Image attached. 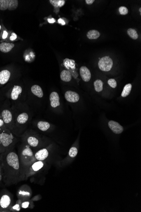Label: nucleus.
<instances>
[{
  "label": "nucleus",
  "instance_id": "obj_22",
  "mask_svg": "<svg viewBox=\"0 0 141 212\" xmlns=\"http://www.w3.org/2000/svg\"><path fill=\"white\" fill-rule=\"evenodd\" d=\"M71 73L68 70H63L60 73V79L65 82H69L71 80Z\"/></svg>",
  "mask_w": 141,
  "mask_h": 212
},
{
  "label": "nucleus",
  "instance_id": "obj_11",
  "mask_svg": "<svg viewBox=\"0 0 141 212\" xmlns=\"http://www.w3.org/2000/svg\"><path fill=\"white\" fill-rule=\"evenodd\" d=\"M26 143L28 144L32 149L33 148H36L40 144V140L36 136H29L26 138Z\"/></svg>",
  "mask_w": 141,
  "mask_h": 212
},
{
  "label": "nucleus",
  "instance_id": "obj_16",
  "mask_svg": "<svg viewBox=\"0 0 141 212\" xmlns=\"http://www.w3.org/2000/svg\"><path fill=\"white\" fill-rule=\"evenodd\" d=\"M50 101L51 105L52 107L55 108L60 105L59 95L57 92H52L50 94Z\"/></svg>",
  "mask_w": 141,
  "mask_h": 212
},
{
  "label": "nucleus",
  "instance_id": "obj_20",
  "mask_svg": "<svg viewBox=\"0 0 141 212\" xmlns=\"http://www.w3.org/2000/svg\"><path fill=\"white\" fill-rule=\"evenodd\" d=\"M15 46L13 43L2 42L0 44V51L3 53H8L12 50Z\"/></svg>",
  "mask_w": 141,
  "mask_h": 212
},
{
  "label": "nucleus",
  "instance_id": "obj_6",
  "mask_svg": "<svg viewBox=\"0 0 141 212\" xmlns=\"http://www.w3.org/2000/svg\"><path fill=\"white\" fill-rule=\"evenodd\" d=\"M113 65L112 60L109 56L103 57L99 60L98 66L99 69L103 71L108 72L111 69Z\"/></svg>",
  "mask_w": 141,
  "mask_h": 212
},
{
  "label": "nucleus",
  "instance_id": "obj_8",
  "mask_svg": "<svg viewBox=\"0 0 141 212\" xmlns=\"http://www.w3.org/2000/svg\"><path fill=\"white\" fill-rule=\"evenodd\" d=\"M64 66L66 68L68 69V71L72 72L71 74V76H73L75 79H77L78 76V74L75 71L76 67L75 62L74 60L66 58L64 61Z\"/></svg>",
  "mask_w": 141,
  "mask_h": 212
},
{
  "label": "nucleus",
  "instance_id": "obj_9",
  "mask_svg": "<svg viewBox=\"0 0 141 212\" xmlns=\"http://www.w3.org/2000/svg\"><path fill=\"white\" fill-rule=\"evenodd\" d=\"M18 195L21 199L28 200L32 195L31 188L28 186H23L22 187L18 192Z\"/></svg>",
  "mask_w": 141,
  "mask_h": 212
},
{
  "label": "nucleus",
  "instance_id": "obj_7",
  "mask_svg": "<svg viewBox=\"0 0 141 212\" xmlns=\"http://www.w3.org/2000/svg\"><path fill=\"white\" fill-rule=\"evenodd\" d=\"M17 0H0V10H5L8 9L10 11L15 10L18 7Z\"/></svg>",
  "mask_w": 141,
  "mask_h": 212
},
{
  "label": "nucleus",
  "instance_id": "obj_5",
  "mask_svg": "<svg viewBox=\"0 0 141 212\" xmlns=\"http://www.w3.org/2000/svg\"><path fill=\"white\" fill-rule=\"evenodd\" d=\"M2 119L4 121L6 128L11 131L15 127V122L11 112L8 110H4L2 113Z\"/></svg>",
  "mask_w": 141,
  "mask_h": 212
},
{
  "label": "nucleus",
  "instance_id": "obj_38",
  "mask_svg": "<svg viewBox=\"0 0 141 212\" xmlns=\"http://www.w3.org/2000/svg\"><path fill=\"white\" fill-rule=\"evenodd\" d=\"M48 21L49 23H53L55 22V19L54 18H51V19H48Z\"/></svg>",
  "mask_w": 141,
  "mask_h": 212
},
{
  "label": "nucleus",
  "instance_id": "obj_1",
  "mask_svg": "<svg viewBox=\"0 0 141 212\" xmlns=\"http://www.w3.org/2000/svg\"><path fill=\"white\" fill-rule=\"evenodd\" d=\"M3 183L6 186L24 180L23 168L19 156L12 148L2 153Z\"/></svg>",
  "mask_w": 141,
  "mask_h": 212
},
{
  "label": "nucleus",
  "instance_id": "obj_31",
  "mask_svg": "<svg viewBox=\"0 0 141 212\" xmlns=\"http://www.w3.org/2000/svg\"><path fill=\"white\" fill-rule=\"evenodd\" d=\"M119 11L120 15H127L128 13V12H129L128 9L125 6H121V7L119 8Z\"/></svg>",
  "mask_w": 141,
  "mask_h": 212
},
{
  "label": "nucleus",
  "instance_id": "obj_35",
  "mask_svg": "<svg viewBox=\"0 0 141 212\" xmlns=\"http://www.w3.org/2000/svg\"><path fill=\"white\" fill-rule=\"evenodd\" d=\"M8 36V33L6 31H4L3 32V35H2V38L3 39H5L7 38Z\"/></svg>",
  "mask_w": 141,
  "mask_h": 212
},
{
  "label": "nucleus",
  "instance_id": "obj_26",
  "mask_svg": "<svg viewBox=\"0 0 141 212\" xmlns=\"http://www.w3.org/2000/svg\"><path fill=\"white\" fill-rule=\"evenodd\" d=\"M104 83L101 80L98 79L94 83V86L95 91L97 92H100L102 91Z\"/></svg>",
  "mask_w": 141,
  "mask_h": 212
},
{
  "label": "nucleus",
  "instance_id": "obj_37",
  "mask_svg": "<svg viewBox=\"0 0 141 212\" xmlns=\"http://www.w3.org/2000/svg\"><path fill=\"white\" fill-rule=\"evenodd\" d=\"M58 23L60 24H61L62 25H65V24H66L65 21H64L62 19H61V18H60V19H58Z\"/></svg>",
  "mask_w": 141,
  "mask_h": 212
},
{
  "label": "nucleus",
  "instance_id": "obj_28",
  "mask_svg": "<svg viewBox=\"0 0 141 212\" xmlns=\"http://www.w3.org/2000/svg\"><path fill=\"white\" fill-rule=\"evenodd\" d=\"M127 34L129 35V36L131 38L133 39V40H136L138 38V34L137 32H136L135 29H128Z\"/></svg>",
  "mask_w": 141,
  "mask_h": 212
},
{
  "label": "nucleus",
  "instance_id": "obj_14",
  "mask_svg": "<svg viewBox=\"0 0 141 212\" xmlns=\"http://www.w3.org/2000/svg\"><path fill=\"white\" fill-rule=\"evenodd\" d=\"M108 125L109 128L114 133L119 134L123 132V127L116 122L112 120L110 121L108 123Z\"/></svg>",
  "mask_w": 141,
  "mask_h": 212
},
{
  "label": "nucleus",
  "instance_id": "obj_29",
  "mask_svg": "<svg viewBox=\"0 0 141 212\" xmlns=\"http://www.w3.org/2000/svg\"><path fill=\"white\" fill-rule=\"evenodd\" d=\"M3 182V169L2 165V154H0V185Z\"/></svg>",
  "mask_w": 141,
  "mask_h": 212
},
{
  "label": "nucleus",
  "instance_id": "obj_34",
  "mask_svg": "<svg viewBox=\"0 0 141 212\" xmlns=\"http://www.w3.org/2000/svg\"><path fill=\"white\" fill-rule=\"evenodd\" d=\"M17 34H16L15 33H12V34L11 36L10 37V40L11 41H14V40H15L16 39H17Z\"/></svg>",
  "mask_w": 141,
  "mask_h": 212
},
{
  "label": "nucleus",
  "instance_id": "obj_21",
  "mask_svg": "<svg viewBox=\"0 0 141 212\" xmlns=\"http://www.w3.org/2000/svg\"><path fill=\"white\" fill-rule=\"evenodd\" d=\"M31 91L33 94H34L35 95L38 97L42 98L44 95L42 88L40 86L37 85H34L33 86L31 87Z\"/></svg>",
  "mask_w": 141,
  "mask_h": 212
},
{
  "label": "nucleus",
  "instance_id": "obj_39",
  "mask_svg": "<svg viewBox=\"0 0 141 212\" xmlns=\"http://www.w3.org/2000/svg\"><path fill=\"white\" fill-rule=\"evenodd\" d=\"M23 204H29V203H27V202H26V203H24ZM22 207H24V208H26V207H28V206H25V205H22Z\"/></svg>",
  "mask_w": 141,
  "mask_h": 212
},
{
  "label": "nucleus",
  "instance_id": "obj_4",
  "mask_svg": "<svg viewBox=\"0 0 141 212\" xmlns=\"http://www.w3.org/2000/svg\"><path fill=\"white\" fill-rule=\"evenodd\" d=\"M44 162L42 161H36L26 171L24 174V180H26L30 177L36 176L41 169L44 167Z\"/></svg>",
  "mask_w": 141,
  "mask_h": 212
},
{
  "label": "nucleus",
  "instance_id": "obj_36",
  "mask_svg": "<svg viewBox=\"0 0 141 212\" xmlns=\"http://www.w3.org/2000/svg\"><path fill=\"white\" fill-rule=\"evenodd\" d=\"M85 2L88 5H91L95 2V1L94 0H85Z\"/></svg>",
  "mask_w": 141,
  "mask_h": 212
},
{
  "label": "nucleus",
  "instance_id": "obj_3",
  "mask_svg": "<svg viewBox=\"0 0 141 212\" xmlns=\"http://www.w3.org/2000/svg\"><path fill=\"white\" fill-rule=\"evenodd\" d=\"M34 153L32 149L26 143L22 146L19 151V155H18L23 168L24 177L27 169L33 163L36 161L35 158Z\"/></svg>",
  "mask_w": 141,
  "mask_h": 212
},
{
  "label": "nucleus",
  "instance_id": "obj_23",
  "mask_svg": "<svg viewBox=\"0 0 141 212\" xmlns=\"http://www.w3.org/2000/svg\"><path fill=\"white\" fill-rule=\"evenodd\" d=\"M37 126L41 131H46L49 129L50 125L46 122L40 121L37 123Z\"/></svg>",
  "mask_w": 141,
  "mask_h": 212
},
{
  "label": "nucleus",
  "instance_id": "obj_24",
  "mask_svg": "<svg viewBox=\"0 0 141 212\" xmlns=\"http://www.w3.org/2000/svg\"><path fill=\"white\" fill-rule=\"evenodd\" d=\"M100 36V34L97 30H92L89 31L87 34L88 38L90 40H95L97 39Z\"/></svg>",
  "mask_w": 141,
  "mask_h": 212
},
{
  "label": "nucleus",
  "instance_id": "obj_15",
  "mask_svg": "<svg viewBox=\"0 0 141 212\" xmlns=\"http://www.w3.org/2000/svg\"><path fill=\"white\" fill-rule=\"evenodd\" d=\"M80 74L82 80L88 82L91 79V73L89 69L85 66H82L80 69Z\"/></svg>",
  "mask_w": 141,
  "mask_h": 212
},
{
  "label": "nucleus",
  "instance_id": "obj_40",
  "mask_svg": "<svg viewBox=\"0 0 141 212\" xmlns=\"http://www.w3.org/2000/svg\"><path fill=\"white\" fill-rule=\"evenodd\" d=\"M139 11L140 12V13H141V8H139Z\"/></svg>",
  "mask_w": 141,
  "mask_h": 212
},
{
  "label": "nucleus",
  "instance_id": "obj_27",
  "mask_svg": "<svg viewBox=\"0 0 141 212\" xmlns=\"http://www.w3.org/2000/svg\"><path fill=\"white\" fill-rule=\"evenodd\" d=\"M50 2L55 8L61 7L65 4L64 0H50Z\"/></svg>",
  "mask_w": 141,
  "mask_h": 212
},
{
  "label": "nucleus",
  "instance_id": "obj_41",
  "mask_svg": "<svg viewBox=\"0 0 141 212\" xmlns=\"http://www.w3.org/2000/svg\"><path fill=\"white\" fill-rule=\"evenodd\" d=\"M1 25H0V30H1Z\"/></svg>",
  "mask_w": 141,
  "mask_h": 212
},
{
  "label": "nucleus",
  "instance_id": "obj_2",
  "mask_svg": "<svg viewBox=\"0 0 141 212\" xmlns=\"http://www.w3.org/2000/svg\"><path fill=\"white\" fill-rule=\"evenodd\" d=\"M17 140L11 131L6 128L0 129V154L13 147Z\"/></svg>",
  "mask_w": 141,
  "mask_h": 212
},
{
  "label": "nucleus",
  "instance_id": "obj_13",
  "mask_svg": "<svg viewBox=\"0 0 141 212\" xmlns=\"http://www.w3.org/2000/svg\"><path fill=\"white\" fill-rule=\"evenodd\" d=\"M49 156V152L46 148L42 149L34 153V157L36 161H45Z\"/></svg>",
  "mask_w": 141,
  "mask_h": 212
},
{
  "label": "nucleus",
  "instance_id": "obj_33",
  "mask_svg": "<svg viewBox=\"0 0 141 212\" xmlns=\"http://www.w3.org/2000/svg\"><path fill=\"white\" fill-rule=\"evenodd\" d=\"M6 126H5L4 121H3V119H2V117H0V129H2V128H6Z\"/></svg>",
  "mask_w": 141,
  "mask_h": 212
},
{
  "label": "nucleus",
  "instance_id": "obj_30",
  "mask_svg": "<svg viewBox=\"0 0 141 212\" xmlns=\"http://www.w3.org/2000/svg\"><path fill=\"white\" fill-rule=\"evenodd\" d=\"M78 150L76 147H72L70 149L69 151V155L71 157H74L77 154Z\"/></svg>",
  "mask_w": 141,
  "mask_h": 212
},
{
  "label": "nucleus",
  "instance_id": "obj_25",
  "mask_svg": "<svg viewBox=\"0 0 141 212\" xmlns=\"http://www.w3.org/2000/svg\"><path fill=\"white\" fill-rule=\"evenodd\" d=\"M132 89V85L131 83H128L123 88V91L121 94V96L123 97H126L131 93Z\"/></svg>",
  "mask_w": 141,
  "mask_h": 212
},
{
  "label": "nucleus",
  "instance_id": "obj_32",
  "mask_svg": "<svg viewBox=\"0 0 141 212\" xmlns=\"http://www.w3.org/2000/svg\"><path fill=\"white\" fill-rule=\"evenodd\" d=\"M108 83L112 88H115L117 87V82L114 79H109L108 81Z\"/></svg>",
  "mask_w": 141,
  "mask_h": 212
},
{
  "label": "nucleus",
  "instance_id": "obj_10",
  "mask_svg": "<svg viewBox=\"0 0 141 212\" xmlns=\"http://www.w3.org/2000/svg\"><path fill=\"white\" fill-rule=\"evenodd\" d=\"M11 203V197L8 194H4L0 198V207L3 209L9 208Z\"/></svg>",
  "mask_w": 141,
  "mask_h": 212
},
{
  "label": "nucleus",
  "instance_id": "obj_19",
  "mask_svg": "<svg viewBox=\"0 0 141 212\" xmlns=\"http://www.w3.org/2000/svg\"><path fill=\"white\" fill-rule=\"evenodd\" d=\"M22 92V88L19 86H15L11 94V97L12 99L15 101L18 99L19 94H21Z\"/></svg>",
  "mask_w": 141,
  "mask_h": 212
},
{
  "label": "nucleus",
  "instance_id": "obj_12",
  "mask_svg": "<svg viewBox=\"0 0 141 212\" xmlns=\"http://www.w3.org/2000/svg\"><path fill=\"white\" fill-rule=\"evenodd\" d=\"M65 97L68 102L70 103H76L80 100V96L77 92L71 91H68L65 94Z\"/></svg>",
  "mask_w": 141,
  "mask_h": 212
},
{
  "label": "nucleus",
  "instance_id": "obj_17",
  "mask_svg": "<svg viewBox=\"0 0 141 212\" xmlns=\"http://www.w3.org/2000/svg\"><path fill=\"white\" fill-rule=\"evenodd\" d=\"M29 119V116L26 113H22L19 114L16 118V123H15V125L17 124L18 125H24L28 122Z\"/></svg>",
  "mask_w": 141,
  "mask_h": 212
},
{
  "label": "nucleus",
  "instance_id": "obj_18",
  "mask_svg": "<svg viewBox=\"0 0 141 212\" xmlns=\"http://www.w3.org/2000/svg\"><path fill=\"white\" fill-rule=\"evenodd\" d=\"M11 76V73L8 70L0 72V84L4 85L8 82Z\"/></svg>",
  "mask_w": 141,
  "mask_h": 212
}]
</instances>
